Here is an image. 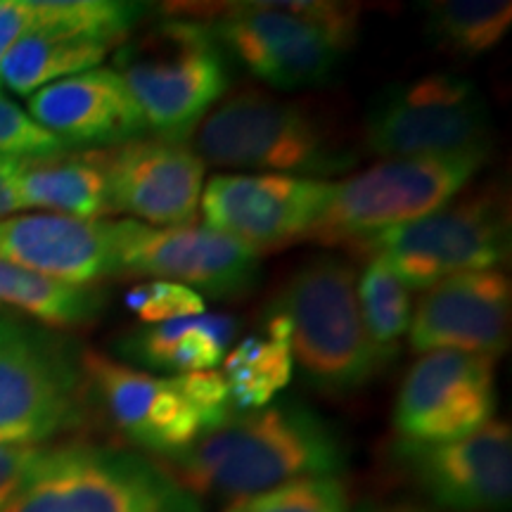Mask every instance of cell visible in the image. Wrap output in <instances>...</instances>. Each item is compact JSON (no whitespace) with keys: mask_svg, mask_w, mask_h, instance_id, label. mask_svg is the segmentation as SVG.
I'll list each match as a JSON object with an SVG mask.
<instances>
[{"mask_svg":"<svg viewBox=\"0 0 512 512\" xmlns=\"http://www.w3.org/2000/svg\"><path fill=\"white\" fill-rule=\"evenodd\" d=\"M356 512H432V510L415 508V505H403V503H366Z\"/></svg>","mask_w":512,"mask_h":512,"instance_id":"33","label":"cell"},{"mask_svg":"<svg viewBox=\"0 0 512 512\" xmlns=\"http://www.w3.org/2000/svg\"><path fill=\"white\" fill-rule=\"evenodd\" d=\"M29 114L67 147H110L145 138L143 112L114 69L95 67L29 95Z\"/></svg>","mask_w":512,"mask_h":512,"instance_id":"20","label":"cell"},{"mask_svg":"<svg viewBox=\"0 0 512 512\" xmlns=\"http://www.w3.org/2000/svg\"><path fill=\"white\" fill-rule=\"evenodd\" d=\"M95 155L110 185L114 214L143 219L152 228L195 226L204 162L192 147L138 138Z\"/></svg>","mask_w":512,"mask_h":512,"instance_id":"17","label":"cell"},{"mask_svg":"<svg viewBox=\"0 0 512 512\" xmlns=\"http://www.w3.org/2000/svg\"><path fill=\"white\" fill-rule=\"evenodd\" d=\"M102 309L100 287L69 285L0 259V313H24L46 328H76L93 323Z\"/></svg>","mask_w":512,"mask_h":512,"instance_id":"23","label":"cell"},{"mask_svg":"<svg viewBox=\"0 0 512 512\" xmlns=\"http://www.w3.org/2000/svg\"><path fill=\"white\" fill-rule=\"evenodd\" d=\"M69 152L60 138L0 93V157L41 159Z\"/></svg>","mask_w":512,"mask_h":512,"instance_id":"28","label":"cell"},{"mask_svg":"<svg viewBox=\"0 0 512 512\" xmlns=\"http://www.w3.org/2000/svg\"><path fill=\"white\" fill-rule=\"evenodd\" d=\"M15 188L22 209H46L48 214L74 219H102L114 214L110 185L95 150L19 159Z\"/></svg>","mask_w":512,"mask_h":512,"instance_id":"22","label":"cell"},{"mask_svg":"<svg viewBox=\"0 0 512 512\" xmlns=\"http://www.w3.org/2000/svg\"><path fill=\"white\" fill-rule=\"evenodd\" d=\"M489 150L389 159L342 183H328L323 207L306 240L347 245L375 230L425 219L458 197L489 159Z\"/></svg>","mask_w":512,"mask_h":512,"instance_id":"9","label":"cell"},{"mask_svg":"<svg viewBox=\"0 0 512 512\" xmlns=\"http://www.w3.org/2000/svg\"><path fill=\"white\" fill-rule=\"evenodd\" d=\"M91 399H98L112 425L143 451L174 458L214 432L171 377L133 370L112 358L83 351Z\"/></svg>","mask_w":512,"mask_h":512,"instance_id":"16","label":"cell"},{"mask_svg":"<svg viewBox=\"0 0 512 512\" xmlns=\"http://www.w3.org/2000/svg\"><path fill=\"white\" fill-rule=\"evenodd\" d=\"M211 31L254 76L283 91L323 86L354 46L358 10L339 3H235Z\"/></svg>","mask_w":512,"mask_h":512,"instance_id":"5","label":"cell"},{"mask_svg":"<svg viewBox=\"0 0 512 512\" xmlns=\"http://www.w3.org/2000/svg\"><path fill=\"white\" fill-rule=\"evenodd\" d=\"M0 259L69 285L121 275L117 226L107 219L19 214L0 221Z\"/></svg>","mask_w":512,"mask_h":512,"instance_id":"19","label":"cell"},{"mask_svg":"<svg viewBox=\"0 0 512 512\" xmlns=\"http://www.w3.org/2000/svg\"><path fill=\"white\" fill-rule=\"evenodd\" d=\"M3 512H204L157 460L98 444L48 446L34 477Z\"/></svg>","mask_w":512,"mask_h":512,"instance_id":"7","label":"cell"},{"mask_svg":"<svg viewBox=\"0 0 512 512\" xmlns=\"http://www.w3.org/2000/svg\"><path fill=\"white\" fill-rule=\"evenodd\" d=\"M294 373L290 342L273 337H247L223 358V377L228 382L230 406L235 413L264 408Z\"/></svg>","mask_w":512,"mask_h":512,"instance_id":"25","label":"cell"},{"mask_svg":"<svg viewBox=\"0 0 512 512\" xmlns=\"http://www.w3.org/2000/svg\"><path fill=\"white\" fill-rule=\"evenodd\" d=\"M347 247L392 268L408 290H430L453 275L498 271L510 256L508 197L482 190L425 219L349 240Z\"/></svg>","mask_w":512,"mask_h":512,"instance_id":"8","label":"cell"},{"mask_svg":"<svg viewBox=\"0 0 512 512\" xmlns=\"http://www.w3.org/2000/svg\"><path fill=\"white\" fill-rule=\"evenodd\" d=\"M83 351L41 323L0 313V444L46 446L83 425Z\"/></svg>","mask_w":512,"mask_h":512,"instance_id":"6","label":"cell"},{"mask_svg":"<svg viewBox=\"0 0 512 512\" xmlns=\"http://www.w3.org/2000/svg\"><path fill=\"white\" fill-rule=\"evenodd\" d=\"M126 306L133 313H138L143 325L204 313V299L200 294L178 283H166V280H152V283L133 287L126 294Z\"/></svg>","mask_w":512,"mask_h":512,"instance_id":"29","label":"cell"},{"mask_svg":"<svg viewBox=\"0 0 512 512\" xmlns=\"http://www.w3.org/2000/svg\"><path fill=\"white\" fill-rule=\"evenodd\" d=\"M425 34L444 53L479 57L494 50L510 31L508 0H437L422 5Z\"/></svg>","mask_w":512,"mask_h":512,"instance_id":"24","label":"cell"},{"mask_svg":"<svg viewBox=\"0 0 512 512\" xmlns=\"http://www.w3.org/2000/svg\"><path fill=\"white\" fill-rule=\"evenodd\" d=\"M328 181L280 174H216L202 188L204 226L254 254L306 238L323 207Z\"/></svg>","mask_w":512,"mask_h":512,"instance_id":"15","label":"cell"},{"mask_svg":"<svg viewBox=\"0 0 512 512\" xmlns=\"http://www.w3.org/2000/svg\"><path fill=\"white\" fill-rule=\"evenodd\" d=\"M204 164L323 181L349 171L356 155L297 102L245 88L214 107L195 131Z\"/></svg>","mask_w":512,"mask_h":512,"instance_id":"4","label":"cell"},{"mask_svg":"<svg viewBox=\"0 0 512 512\" xmlns=\"http://www.w3.org/2000/svg\"><path fill=\"white\" fill-rule=\"evenodd\" d=\"M496 358L465 351L422 354L394 406L399 439L441 444L470 437L494 420Z\"/></svg>","mask_w":512,"mask_h":512,"instance_id":"13","label":"cell"},{"mask_svg":"<svg viewBox=\"0 0 512 512\" xmlns=\"http://www.w3.org/2000/svg\"><path fill=\"white\" fill-rule=\"evenodd\" d=\"M114 226L121 275L178 283L202 299H240L261 280L259 254L214 228H152L133 219Z\"/></svg>","mask_w":512,"mask_h":512,"instance_id":"12","label":"cell"},{"mask_svg":"<svg viewBox=\"0 0 512 512\" xmlns=\"http://www.w3.org/2000/svg\"><path fill=\"white\" fill-rule=\"evenodd\" d=\"M356 278L347 259L318 256L292 273L266 309L290 323L292 361L304 380L332 396L358 392L387 366L363 325Z\"/></svg>","mask_w":512,"mask_h":512,"instance_id":"2","label":"cell"},{"mask_svg":"<svg viewBox=\"0 0 512 512\" xmlns=\"http://www.w3.org/2000/svg\"><path fill=\"white\" fill-rule=\"evenodd\" d=\"M34 0H0V62L34 24Z\"/></svg>","mask_w":512,"mask_h":512,"instance_id":"31","label":"cell"},{"mask_svg":"<svg viewBox=\"0 0 512 512\" xmlns=\"http://www.w3.org/2000/svg\"><path fill=\"white\" fill-rule=\"evenodd\" d=\"M394 463L441 510L503 512L512 496V432L491 420L470 437L441 444L399 439Z\"/></svg>","mask_w":512,"mask_h":512,"instance_id":"14","label":"cell"},{"mask_svg":"<svg viewBox=\"0 0 512 512\" xmlns=\"http://www.w3.org/2000/svg\"><path fill=\"white\" fill-rule=\"evenodd\" d=\"M19 171V159L0 157V221L10 219L15 211L22 209L15 181Z\"/></svg>","mask_w":512,"mask_h":512,"instance_id":"32","label":"cell"},{"mask_svg":"<svg viewBox=\"0 0 512 512\" xmlns=\"http://www.w3.org/2000/svg\"><path fill=\"white\" fill-rule=\"evenodd\" d=\"M238 335V320L221 313L164 320L126 332L117 351L128 361L171 375L216 370L228 344Z\"/></svg>","mask_w":512,"mask_h":512,"instance_id":"21","label":"cell"},{"mask_svg":"<svg viewBox=\"0 0 512 512\" xmlns=\"http://www.w3.org/2000/svg\"><path fill=\"white\" fill-rule=\"evenodd\" d=\"M48 446L0 444V512L22 494L24 486L46 458Z\"/></svg>","mask_w":512,"mask_h":512,"instance_id":"30","label":"cell"},{"mask_svg":"<svg viewBox=\"0 0 512 512\" xmlns=\"http://www.w3.org/2000/svg\"><path fill=\"white\" fill-rule=\"evenodd\" d=\"M223 512H351L339 477H306L233 501Z\"/></svg>","mask_w":512,"mask_h":512,"instance_id":"27","label":"cell"},{"mask_svg":"<svg viewBox=\"0 0 512 512\" xmlns=\"http://www.w3.org/2000/svg\"><path fill=\"white\" fill-rule=\"evenodd\" d=\"M31 29L0 62V83L17 95H34L50 83L91 72L121 46L143 3L119 0H34Z\"/></svg>","mask_w":512,"mask_h":512,"instance_id":"11","label":"cell"},{"mask_svg":"<svg viewBox=\"0 0 512 512\" xmlns=\"http://www.w3.org/2000/svg\"><path fill=\"white\" fill-rule=\"evenodd\" d=\"M114 72L143 112L147 131L166 143H185L228 88L223 48L200 19H166L124 41Z\"/></svg>","mask_w":512,"mask_h":512,"instance_id":"3","label":"cell"},{"mask_svg":"<svg viewBox=\"0 0 512 512\" xmlns=\"http://www.w3.org/2000/svg\"><path fill=\"white\" fill-rule=\"evenodd\" d=\"M344 465L347 446L339 432L294 399L233 413L219 430L164 460L190 494L223 501H240L306 477H337Z\"/></svg>","mask_w":512,"mask_h":512,"instance_id":"1","label":"cell"},{"mask_svg":"<svg viewBox=\"0 0 512 512\" xmlns=\"http://www.w3.org/2000/svg\"><path fill=\"white\" fill-rule=\"evenodd\" d=\"M512 285L501 271L463 273L441 280L420 297L411 316V347L501 358L510 347Z\"/></svg>","mask_w":512,"mask_h":512,"instance_id":"18","label":"cell"},{"mask_svg":"<svg viewBox=\"0 0 512 512\" xmlns=\"http://www.w3.org/2000/svg\"><path fill=\"white\" fill-rule=\"evenodd\" d=\"M363 140L387 159L482 150L491 147V112L465 76L427 74L377 95L363 121Z\"/></svg>","mask_w":512,"mask_h":512,"instance_id":"10","label":"cell"},{"mask_svg":"<svg viewBox=\"0 0 512 512\" xmlns=\"http://www.w3.org/2000/svg\"><path fill=\"white\" fill-rule=\"evenodd\" d=\"M358 306L375 349L384 361L399 349V339L411 325V290L382 261H368L356 285Z\"/></svg>","mask_w":512,"mask_h":512,"instance_id":"26","label":"cell"}]
</instances>
